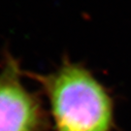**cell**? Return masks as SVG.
<instances>
[{"label": "cell", "instance_id": "obj_1", "mask_svg": "<svg viewBox=\"0 0 131 131\" xmlns=\"http://www.w3.org/2000/svg\"><path fill=\"white\" fill-rule=\"evenodd\" d=\"M24 74L37 82L47 96L54 131L114 130V99L85 66L65 57L49 74Z\"/></svg>", "mask_w": 131, "mask_h": 131}, {"label": "cell", "instance_id": "obj_2", "mask_svg": "<svg viewBox=\"0 0 131 131\" xmlns=\"http://www.w3.org/2000/svg\"><path fill=\"white\" fill-rule=\"evenodd\" d=\"M23 72L19 61L6 53L0 69V131H47V113L25 88Z\"/></svg>", "mask_w": 131, "mask_h": 131}]
</instances>
